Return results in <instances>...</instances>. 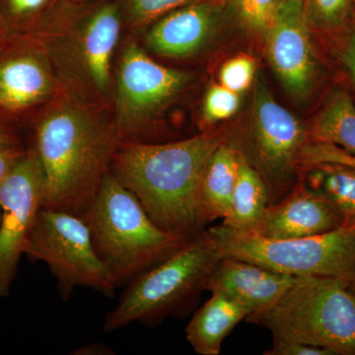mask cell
<instances>
[{
	"label": "cell",
	"mask_w": 355,
	"mask_h": 355,
	"mask_svg": "<svg viewBox=\"0 0 355 355\" xmlns=\"http://www.w3.org/2000/svg\"><path fill=\"white\" fill-rule=\"evenodd\" d=\"M222 141L216 133H202L167 144L121 142L110 172L137 197L156 225L190 239L207 222L202 178Z\"/></svg>",
	"instance_id": "obj_1"
},
{
	"label": "cell",
	"mask_w": 355,
	"mask_h": 355,
	"mask_svg": "<svg viewBox=\"0 0 355 355\" xmlns=\"http://www.w3.org/2000/svg\"><path fill=\"white\" fill-rule=\"evenodd\" d=\"M121 142L116 128L80 107L67 104L44 114L32 147L43 175V209L83 216Z\"/></svg>",
	"instance_id": "obj_2"
},
{
	"label": "cell",
	"mask_w": 355,
	"mask_h": 355,
	"mask_svg": "<svg viewBox=\"0 0 355 355\" xmlns=\"http://www.w3.org/2000/svg\"><path fill=\"white\" fill-rule=\"evenodd\" d=\"M83 217L98 256L118 286L130 284L189 240L156 225L111 172Z\"/></svg>",
	"instance_id": "obj_3"
},
{
	"label": "cell",
	"mask_w": 355,
	"mask_h": 355,
	"mask_svg": "<svg viewBox=\"0 0 355 355\" xmlns=\"http://www.w3.org/2000/svg\"><path fill=\"white\" fill-rule=\"evenodd\" d=\"M354 284L322 275L295 277L272 307L250 321L268 329L273 340L306 343L331 354L355 355Z\"/></svg>",
	"instance_id": "obj_4"
},
{
	"label": "cell",
	"mask_w": 355,
	"mask_h": 355,
	"mask_svg": "<svg viewBox=\"0 0 355 355\" xmlns=\"http://www.w3.org/2000/svg\"><path fill=\"white\" fill-rule=\"evenodd\" d=\"M223 258L251 261L292 277L322 275L355 282V218L307 237L270 239L224 225L207 230Z\"/></svg>",
	"instance_id": "obj_5"
},
{
	"label": "cell",
	"mask_w": 355,
	"mask_h": 355,
	"mask_svg": "<svg viewBox=\"0 0 355 355\" xmlns=\"http://www.w3.org/2000/svg\"><path fill=\"white\" fill-rule=\"evenodd\" d=\"M222 256L207 231H202L177 251L128 284L114 309L105 318L103 330H121L139 322L165 316L205 286Z\"/></svg>",
	"instance_id": "obj_6"
},
{
	"label": "cell",
	"mask_w": 355,
	"mask_h": 355,
	"mask_svg": "<svg viewBox=\"0 0 355 355\" xmlns=\"http://www.w3.org/2000/svg\"><path fill=\"white\" fill-rule=\"evenodd\" d=\"M25 256L30 261L46 263L64 300L77 287L91 288L108 297L118 287L98 256L83 216L60 210H40Z\"/></svg>",
	"instance_id": "obj_7"
},
{
	"label": "cell",
	"mask_w": 355,
	"mask_h": 355,
	"mask_svg": "<svg viewBox=\"0 0 355 355\" xmlns=\"http://www.w3.org/2000/svg\"><path fill=\"white\" fill-rule=\"evenodd\" d=\"M43 200L41 167L27 149L0 189V298L9 295Z\"/></svg>",
	"instance_id": "obj_8"
},
{
	"label": "cell",
	"mask_w": 355,
	"mask_h": 355,
	"mask_svg": "<svg viewBox=\"0 0 355 355\" xmlns=\"http://www.w3.org/2000/svg\"><path fill=\"white\" fill-rule=\"evenodd\" d=\"M190 81L189 72L163 67L137 44H128L121 55L116 83V130L121 139L141 130Z\"/></svg>",
	"instance_id": "obj_9"
},
{
	"label": "cell",
	"mask_w": 355,
	"mask_h": 355,
	"mask_svg": "<svg viewBox=\"0 0 355 355\" xmlns=\"http://www.w3.org/2000/svg\"><path fill=\"white\" fill-rule=\"evenodd\" d=\"M251 148L268 188L284 186L300 166L301 153L309 141L301 121L273 99L259 83L254 94Z\"/></svg>",
	"instance_id": "obj_10"
},
{
	"label": "cell",
	"mask_w": 355,
	"mask_h": 355,
	"mask_svg": "<svg viewBox=\"0 0 355 355\" xmlns=\"http://www.w3.org/2000/svg\"><path fill=\"white\" fill-rule=\"evenodd\" d=\"M304 0H280L266 31V53L284 89L293 97L304 98L316 79L317 60L313 49Z\"/></svg>",
	"instance_id": "obj_11"
},
{
	"label": "cell",
	"mask_w": 355,
	"mask_h": 355,
	"mask_svg": "<svg viewBox=\"0 0 355 355\" xmlns=\"http://www.w3.org/2000/svg\"><path fill=\"white\" fill-rule=\"evenodd\" d=\"M294 279L251 261L222 258L205 287L237 301L248 311L247 320H251L272 307Z\"/></svg>",
	"instance_id": "obj_12"
},
{
	"label": "cell",
	"mask_w": 355,
	"mask_h": 355,
	"mask_svg": "<svg viewBox=\"0 0 355 355\" xmlns=\"http://www.w3.org/2000/svg\"><path fill=\"white\" fill-rule=\"evenodd\" d=\"M343 221L323 195L301 186L279 203H270L254 232L270 239H291L323 234Z\"/></svg>",
	"instance_id": "obj_13"
},
{
	"label": "cell",
	"mask_w": 355,
	"mask_h": 355,
	"mask_svg": "<svg viewBox=\"0 0 355 355\" xmlns=\"http://www.w3.org/2000/svg\"><path fill=\"white\" fill-rule=\"evenodd\" d=\"M218 20L216 4L205 0L191 2L159 19L147 34V46L163 57H191L209 44Z\"/></svg>",
	"instance_id": "obj_14"
},
{
	"label": "cell",
	"mask_w": 355,
	"mask_h": 355,
	"mask_svg": "<svg viewBox=\"0 0 355 355\" xmlns=\"http://www.w3.org/2000/svg\"><path fill=\"white\" fill-rule=\"evenodd\" d=\"M55 79L46 60L32 51L9 53L0 60V110L20 114L46 101Z\"/></svg>",
	"instance_id": "obj_15"
},
{
	"label": "cell",
	"mask_w": 355,
	"mask_h": 355,
	"mask_svg": "<svg viewBox=\"0 0 355 355\" xmlns=\"http://www.w3.org/2000/svg\"><path fill=\"white\" fill-rule=\"evenodd\" d=\"M121 33V14L114 4L98 8L83 25L79 36V60L84 73L98 92H108L112 58Z\"/></svg>",
	"instance_id": "obj_16"
},
{
	"label": "cell",
	"mask_w": 355,
	"mask_h": 355,
	"mask_svg": "<svg viewBox=\"0 0 355 355\" xmlns=\"http://www.w3.org/2000/svg\"><path fill=\"white\" fill-rule=\"evenodd\" d=\"M248 316V311L237 301L212 292L187 327V340L198 354H220L226 336Z\"/></svg>",
	"instance_id": "obj_17"
},
{
	"label": "cell",
	"mask_w": 355,
	"mask_h": 355,
	"mask_svg": "<svg viewBox=\"0 0 355 355\" xmlns=\"http://www.w3.org/2000/svg\"><path fill=\"white\" fill-rule=\"evenodd\" d=\"M270 202L265 181L239 149L237 179L222 225L254 232L260 225Z\"/></svg>",
	"instance_id": "obj_18"
},
{
	"label": "cell",
	"mask_w": 355,
	"mask_h": 355,
	"mask_svg": "<svg viewBox=\"0 0 355 355\" xmlns=\"http://www.w3.org/2000/svg\"><path fill=\"white\" fill-rule=\"evenodd\" d=\"M239 149L222 141L209 159L202 183V202L207 221L227 214L237 179Z\"/></svg>",
	"instance_id": "obj_19"
},
{
	"label": "cell",
	"mask_w": 355,
	"mask_h": 355,
	"mask_svg": "<svg viewBox=\"0 0 355 355\" xmlns=\"http://www.w3.org/2000/svg\"><path fill=\"white\" fill-rule=\"evenodd\" d=\"M309 141L331 144L355 157V105L345 91L336 90L318 114Z\"/></svg>",
	"instance_id": "obj_20"
},
{
	"label": "cell",
	"mask_w": 355,
	"mask_h": 355,
	"mask_svg": "<svg viewBox=\"0 0 355 355\" xmlns=\"http://www.w3.org/2000/svg\"><path fill=\"white\" fill-rule=\"evenodd\" d=\"M310 189L323 195L343 220L355 218V169L342 165L321 164L307 168Z\"/></svg>",
	"instance_id": "obj_21"
},
{
	"label": "cell",
	"mask_w": 355,
	"mask_h": 355,
	"mask_svg": "<svg viewBox=\"0 0 355 355\" xmlns=\"http://www.w3.org/2000/svg\"><path fill=\"white\" fill-rule=\"evenodd\" d=\"M354 0H307L305 3L308 20L322 30L342 27L352 12Z\"/></svg>",
	"instance_id": "obj_22"
},
{
	"label": "cell",
	"mask_w": 355,
	"mask_h": 355,
	"mask_svg": "<svg viewBox=\"0 0 355 355\" xmlns=\"http://www.w3.org/2000/svg\"><path fill=\"white\" fill-rule=\"evenodd\" d=\"M240 96L221 84H212L203 102V120L207 123L232 118L240 108Z\"/></svg>",
	"instance_id": "obj_23"
},
{
	"label": "cell",
	"mask_w": 355,
	"mask_h": 355,
	"mask_svg": "<svg viewBox=\"0 0 355 355\" xmlns=\"http://www.w3.org/2000/svg\"><path fill=\"white\" fill-rule=\"evenodd\" d=\"M280 0H234L238 17L252 32L268 31Z\"/></svg>",
	"instance_id": "obj_24"
},
{
	"label": "cell",
	"mask_w": 355,
	"mask_h": 355,
	"mask_svg": "<svg viewBox=\"0 0 355 355\" xmlns=\"http://www.w3.org/2000/svg\"><path fill=\"white\" fill-rule=\"evenodd\" d=\"M256 67V60L251 55L246 53L236 55L222 64L219 81L224 87L240 94L253 83Z\"/></svg>",
	"instance_id": "obj_25"
},
{
	"label": "cell",
	"mask_w": 355,
	"mask_h": 355,
	"mask_svg": "<svg viewBox=\"0 0 355 355\" xmlns=\"http://www.w3.org/2000/svg\"><path fill=\"white\" fill-rule=\"evenodd\" d=\"M195 1L198 0H123L128 20L135 26L147 24Z\"/></svg>",
	"instance_id": "obj_26"
},
{
	"label": "cell",
	"mask_w": 355,
	"mask_h": 355,
	"mask_svg": "<svg viewBox=\"0 0 355 355\" xmlns=\"http://www.w3.org/2000/svg\"><path fill=\"white\" fill-rule=\"evenodd\" d=\"M300 164L305 169L321 164L342 165L355 169V157L335 146L308 141L301 153Z\"/></svg>",
	"instance_id": "obj_27"
},
{
	"label": "cell",
	"mask_w": 355,
	"mask_h": 355,
	"mask_svg": "<svg viewBox=\"0 0 355 355\" xmlns=\"http://www.w3.org/2000/svg\"><path fill=\"white\" fill-rule=\"evenodd\" d=\"M268 355H333L329 350L313 347L306 343L291 342V340H273L272 349Z\"/></svg>",
	"instance_id": "obj_28"
},
{
	"label": "cell",
	"mask_w": 355,
	"mask_h": 355,
	"mask_svg": "<svg viewBox=\"0 0 355 355\" xmlns=\"http://www.w3.org/2000/svg\"><path fill=\"white\" fill-rule=\"evenodd\" d=\"M27 149H25L20 144L0 147V189L9 173L21 157L24 155Z\"/></svg>",
	"instance_id": "obj_29"
},
{
	"label": "cell",
	"mask_w": 355,
	"mask_h": 355,
	"mask_svg": "<svg viewBox=\"0 0 355 355\" xmlns=\"http://www.w3.org/2000/svg\"><path fill=\"white\" fill-rule=\"evenodd\" d=\"M48 0H8L9 12L13 17L22 18L37 12Z\"/></svg>",
	"instance_id": "obj_30"
},
{
	"label": "cell",
	"mask_w": 355,
	"mask_h": 355,
	"mask_svg": "<svg viewBox=\"0 0 355 355\" xmlns=\"http://www.w3.org/2000/svg\"><path fill=\"white\" fill-rule=\"evenodd\" d=\"M340 58H342L343 64L349 70L355 85V27L350 32Z\"/></svg>",
	"instance_id": "obj_31"
},
{
	"label": "cell",
	"mask_w": 355,
	"mask_h": 355,
	"mask_svg": "<svg viewBox=\"0 0 355 355\" xmlns=\"http://www.w3.org/2000/svg\"><path fill=\"white\" fill-rule=\"evenodd\" d=\"M19 144V141L16 139L13 132L9 130L3 123H0V147L12 146V144Z\"/></svg>",
	"instance_id": "obj_32"
},
{
	"label": "cell",
	"mask_w": 355,
	"mask_h": 355,
	"mask_svg": "<svg viewBox=\"0 0 355 355\" xmlns=\"http://www.w3.org/2000/svg\"><path fill=\"white\" fill-rule=\"evenodd\" d=\"M354 3H355V0H354Z\"/></svg>",
	"instance_id": "obj_33"
}]
</instances>
